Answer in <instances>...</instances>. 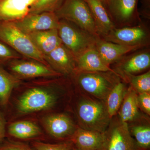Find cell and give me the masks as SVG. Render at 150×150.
I'll use <instances>...</instances> for the list:
<instances>
[{"label": "cell", "mask_w": 150, "mask_h": 150, "mask_svg": "<svg viewBox=\"0 0 150 150\" xmlns=\"http://www.w3.org/2000/svg\"><path fill=\"white\" fill-rule=\"evenodd\" d=\"M80 97L76 112L80 128L104 133L111 119L108 113L105 101L85 93Z\"/></svg>", "instance_id": "cell-1"}, {"label": "cell", "mask_w": 150, "mask_h": 150, "mask_svg": "<svg viewBox=\"0 0 150 150\" xmlns=\"http://www.w3.org/2000/svg\"><path fill=\"white\" fill-rule=\"evenodd\" d=\"M73 75L83 93L104 101L109 92L120 81L119 75L112 72L76 71Z\"/></svg>", "instance_id": "cell-2"}, {"label": "cell", "mask_w": 150, "mask_h": 150, "mask_svg": "<svg viewBox=\"0 0 150 150\" xmlns=\"http://www.w3.org/2000/svg\"><path fill=\"white\" fill-rule=\"evenodd\" d=\"M0 40L23 58L35 60L50 67L27 34L19 29L12 22L0 21Z\"/></svg>", "instance_id": "cell-3"}, {"label": "cell", "mask_w": 150, "mask_h": 150, "mask_svg": "<svg viewBox=\"0 0 150 150\" xmlns=\"http://www.w3.org/2000/svg\"><path fill=\"white\" fill-rule=\"evenodd\" d=\"M57 30L62 44L75 58L89 48L96 47L100 38L64 19L59 20Z\"/></svg>", "instance_id": "cell-4"}, {"label": "cell", "mask_w": 150, "mask_h": 150, "mask_svg": "<svg viewBox=\"0 0 150 150\" xmlns=\"http://www.w3.org/2000/svg\"><path fill=\"white\" fill-rule=\"evenodd\" d=\"M55 13L59 19L69 21L100 37L91 11L85 0H64Z\"/></svg>", "instance_id": "cell-5"}, {"label": "cell", "mask_w": 150, "mask_h": 150, "mask_svg": "<svg viewBox=\"0 0 150 150\" xmlns=\"http://www.w3.org/2000/svg\"><path fill=\"white\" fill-rule=\"evenodd\" d=\"M101 150H142L131 136L128 123L119 118H111L104 132V140Z\"/></svg>", "instance_id": "cell-6"}, {"label": "cell", "mask_w": 150, "mask_h": 150, "mask_svg": "<svg viewBox=\"0 0 150 150\" xmlns=\"http://www.w3.org/2000/svg\"><path fill=\"white\" fill-rule=\"evenodd\" d=\"M57 97L53 92L41 88H33L25 91L19 98L17 107L22 113L46 110L54 106Z\"/></svg>", "instance_id": "cell-7"}, {"label": "cell", "mask_w": 150, "mask_h": 150, "mask_svg": "<svg viewBox=\"0 0 150 150\" xmlns=\"http://www.w3.org/2000/svg\"><path fill=\"white\" fill-rule=\"evenodd\" d=\"M6 66L10 72L19 80L62 76L49 66L24 58L11 61Z\"/></svg>", "instance_id": "cell-8"}, {"label": "cell", "mask_w": 150, "mask_h": 150, "mask_svg": "<svg viewBox=\"0 0 150 150\" xmlns=\"http://www.w3.org/2000/svg\"><path fill=\"white\" fill-rule=\"evenodd\" d=\"M59 20L55 12L28 13L18 21L12 22L19 29L28 34L36 31L57 29Z\"/></svg>", "instance_id": "cell-9"}, {"label": "cell", "mask_w": 150, "mask_h": 150, "mask_svg": "<svg viewBox=\"0 0 150 150\" xmlns=\"http://www.w3.org/2000/svg\"><path fill=\"white\" fill-rule=\"evenodd\" d=\"M44 123L51 137L64 142L70 141L77 129L71 118L62 113L48 115L44 119Z\"/></svg>", "instance_id": "cell-10"}, {"label": "cell", "mask_w": 150, "mask_h": 150, "mask_svg": "<svg viewBox=\"0 0 150 150\" xmlns=\"http://www.w3.org/2000/svg\"><path fill=\"white\" fill-rule=\"evenodd\" d=\"M44 57L48 64L62 76L73 75L76 71V58L62 43Z\"/></svg>", "instance_id": "cell-11"}, {"label": "cell", "mask_w": 150, "mask_h": 150, "mask_svg": "<svg viewBox=\"0 0 150 150\" xmlns=\"http://www.w3.org/2000/svg\"><path fill=\"white\" fill-rule=\"evenodd\" d=\"M104 40L126 46L143 45L146 46L148 33L142 26L115 28L104 36Z\"/></svg>", "instance_id": "cell-12"}, {"label": "cell", "mask_w": 150, "mask_h": 150, "mask_svg": "<svg viewBox=\"0 0 150 150\" xmlns=\"http://www.w3.org/2000/svg\"><path fill=\"white\" fill-rule=\"evenodd\" d=\"M144 46L143 45L126 46L100 38L96 45V48L103 62L110 66L111 64L118 62L126 54Z\"/></svg>", "instance_id": "cell-13"}, {"label": "cell", "mask_w": 150, "mask_h": 150, "mask_svg": "<svg viewBox=\"0 0 150 150\" xmlns=\"http://www.w3.org/2000/svg\"><path fill=\"white\" fill-rule=\"evenodd\" d=\"M150 66V53L140 52L120 61L115 72L122 78L129 75H137L149 69Z\"/></svg>", "instance_id": "cell-14"}, {"label": "cell", "mask_w": 150, "mask_h": 150, "mask_svg": "<svg viewBox=\"0 0 150 150\" xmlns=\"http://www.w3.org/2000/svg\"><path fill=\"white\" fill-rule=\"evenodd\" d=\"M104 133L77 128L70 141L74 148L79 150H101Z\"/></svg>", "instance_id": "cell-15"}, {"label": "cell", "mask_w": 150, "mask_h": 150, "mask_svg": "<svg viewBox=\"0 0 150 150\" xmlns=\"http://www.w3.org/2000/svg\"><path fill=\"white\" fill-rule=\"evenodd\" d=\"M76 60V71L116 73L103 62L96 47L86 50L77 56Z\"/></svg>", "instance_id": "cell-16"}, {"label": "cell", "mask_w": 150, "mask_h": 150, "mask_svg": "<svg viewBox=\"0 0 150 150\" xmlns=\"http://www.w3.org/2000/svg\"><path fill=\"white\" fill-rule=\"evenodd\" d=\"M93 17L98 35L104 37L115 28L103 0H85Z\"/></svg>", "instance_id": "cell-17"}, {"label": "cell", "mask_w": 150, "mask_h": 150, "mask_svg": "<svg viewBox=\"0 0 150 150\" xmlns=\"http://www.w3.org/2000/svg\"><path fill=\"white\" fill-rule=\"evenodd\" d=\"M27 35L36 48L44 56L62 44L57 29L36 31Z\"/></svg>", "instance_id": "cell-18"}, {"label": "cell", "mask_w": 150, "mask_h": 150, "mask_svg": "<svg viewBox=\"0 0 150 150\" xmlns=\"http://www.w3.org/2000/svg\"><path fill=\"white\" fill-rule=\"evenodd\" d=\"M29 7L20 0H0V21L14 22L27 16Z\"/></svg>", "instance_id": "cell-19"}, {"label": "cell", "mask_w": 150, "mask_h": 150, "mask_svg": "<svg viewBox=\"0 0 150 150\" xmlns=\"http://www.w3.org/2000/svg\"><path fill=\"white\" fill-rule=\"evenodd\" d=\"M137 93L131 86L126 95L118 111V118L121 121L127 123L142 118L137 100Z\"/></svg>", "instance_id": "cell-20"}, {"label": "cell", "mask_w": 150, "mask_h": 150, "mask_svg": "<svg viewBox=\"0 0 150 150\" xmlns=\"http://www.w3.org/2000/svg\"><path fill=\"white\" fill-rule=\"evenodd\" d=\"M10 137L21 140H34L42 137L43 133L40 128L32 122L20 121L11 123L8 128Z\"/></svg>", "instance_id": "cell-21"}, {"label": "cell", "mask_w": 150, "mask_h": 150, "mask_svg": "<svg viewBox=\"0 0 150 150\" xmlns=\"http://www.w3.org/2000/svg\"><path fill=\"white\" fill-rule=\"evenodd\" d=\"M143 117L128 123L130 134L142 150H149L150 126L149 121Z\"/></svg>", "instance_id": "cell-22"}, {"label": "cell", "mask_w": 150, "mask_h": 150, "mask_svg": "<svg viewBox=\"0 0 150 150\" xmlns=\"http://www.w3.org/2000/svg\"><path fill=\"white\" fill-rule=\"evenodd\" d=\"M108 3L115 18L121 22H126L134 15L137 0H108Z\"/></svg>", "instance_id": "cell-23"}, {"label": "cell", "mask_w": 150, "mask_h": 150, "mask_svg": "<svg viewBox=\"0 0 150 150\" xmlns=\"http://www.w3.org/2000/svg\"><path fill=\"white\" fill-rule=\"evenodd\" d=\"M20 83V80L0 65V106L8 104L12 92Z\"/></svg>", "instance_id": "cell-24"}, {"label": "cell", "mask_w": 150, "mask_h": 150, "mask_svg": "<svg viewBox=\"0 0 150 150\" xmlns=\"http://www.w3.org/2000/svg\"><path fill=\"white\" fill-rule=\"evenodd\" d=\"M127 89L125 83L120 81L108 95L105 103L108 113L111 119L118 113Z\"/></svg>", "instance_id": "cell-25"}, {"label": "cell", "mask_w": 150, "mask_h": 150, "mask_svg": "<svg viewBox=\"0 0 150 150\" xmlns=\"http://www.w3.org/2000/svg\"><path fill=\"white\" fill-rule=\"evenodd\" d=\"M128 82L137 93H150V71L137 75H129L122 77Z\"/></svg>", "instance_id": "cell-26"}, {"label": "cell", "mask_w": 150, "mask_h": 150, "mask_svg": "<svg viewBox=\"0 0 150 150\" xmlns=\"http://www.w3.org/2000/svg\"><path fill=\"white\" fill-rule=\"evenodd\" d=\"M64 0H36L29 7V13L55 12Z\"/></svg>", "instance_id": "cell-27"}, {"label": "cell", "mask_w": 150, "mask_h": 150, "mask_svg": "<svg viewBox=\"0 0 150 150\" xmlns=\"http://www.w3.org/2000/svg\"><path fill=\"white\" fill-rule=\"evenodd\" d=\"M30 144L36 150H71L74 147L71 141L54 144L40 141H33L31 142Z\"/></svg>", "instance_id": "cell-28"}, {"label": "cell", "mask_w": 150, "mask_h": 150, "mask_svg": "<svg viewBox=\"0 0 150 150\" xmlns=\"http://www.w3.org/2000/svg\"><path fill=\"white\" fill-rule=\"evenodd\" d=\"M23 57L8 45L0 40V65H6L9 62Z\"/></svg>", "instance_id": "cell-29"}, {"label": "cell", "mask_w": 150, "mask_h": 150, "mask_svg": "<svg viewBox=\"0 0 150 150\" xmlns=\"http://www.w3.org/2000/svg\"><path fill=\"white\" fill-rule=\"evenodd\" d=\"M0 150H36L32 146L13 139H4L0 142Z\"/></svg>", "instance_id": "cell-30"}, {"label": "cell", "mask_w": 150, "mask_h": 150, "mask_svg": "<svg viewBox=\"0 0 150 150\" xmlns=\"http://www.w3.org/2000/svg\"><path fill=\"white\" fill-rule=\"evenodd\" d=\"M137 103L139 109L148 116L150 115V93H137Z\"/></svg>", "instance_id": "cell-31"}, {"label": "cell", "mask_w": 150, "mask_h": 150, "mask_svg": "<svg viewBox=\"0 0 150 150\" xmlns=\"http://www.w3.org/2000/svg\"><path fill=\"white\" fill-rule=\"evenodd\" d=\"M6 120L2 112L0 110V142L5 139L6 135Z\"/></svg>", "instance_id": "cell-32"}, {"label": "cell", "mask_w": 150, "mask_h": 150, "mask_svg": "<svg viewBox=\"0 0 150 150\" xmlns=\"http://www.w3.org/2000/svg\"><path fill=\"white\" fill-rule=\"evenodd\" d=\"M20 1L23 2L26 5H27L30 7V6L34 4L36 0H20Z\"/></svg>", "instance_id": "cell-33"}, {"label": "cell", "mask_w": 150, "mask_h": 150, "mask_svg": "<svg viewBox=\"0 0 150 150\" xmlns=\"http://www.w3.org/2000/svg\"><path fill=\"white\" fill-rule=\"evenodd\" d=\"M71 150H79L77 149H75V148L74 147V148H73Z\"/></svg>", "instance_id": "cell-34"}, {"label": "cell", "mask_w": 150, "mask_h": 150, "mask_svg": "<svg viewBox=\"0 0 150 150\" xmlns=\"http://www.w3.org/2000/svg\"><path fill=\"white\" fill-rule=\"evenodd\" d=\"M108 0H106V1L107 2H108Z\"/></svg>", "instance_id": "cell-35"}, {"label": "cell", "mask_w": 150, "mask_h": 150, "mask_svg": "<svg viewBox=\"0 0 150 150\" xmlns=\"http://www.w3.org/2000/svg\"><path fill=\"white\" fill-rule=\"evenodd\" d=\"M103 1H106V0H103Z\"/></svg>", "instance_id": "cell-36"}, {"label": "cell", "mask_w": 150, "mask_h": 150, "mask_svg": "<svg viewBox=\"0 0 150 150\" xmlns=\"http://www.w3.org/2000/svg\"></svg>", "instance_id": "cell-37"}]
</instances>
